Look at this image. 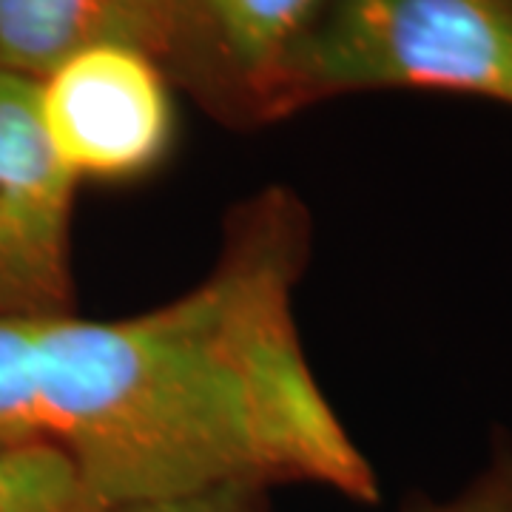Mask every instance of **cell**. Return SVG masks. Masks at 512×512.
Here are the masks:
<instances>
[{
	"label": "cell",
	"mask_w": 512,
	"mask_h": 512,
	"mask_svg": "<svg viewBox=\"0 0 512 512\" xmlns=\"http://www.w3.org/2000/svg\"><path fill=\"white\" fill-rule=\"evenodd\" d=\"M77 185L43 131L37 80L0 69V319L74 313Z\"/></svg>",
	"instance_id": "277c9868"
},
{
	"label": "cell",
	"mask_w": 512,
	"mask_h": 512,
	"mask_svg": "<svg viewBox=\"0 0 512 512\" xmlns=\"http://www.w3.org/2000/svg\"><path fill=\"white\" fill-rule=\"evenodd\" d=\"M72 456L52 441L0 444V512H100Z\"/></svg>",
	"instance_id": "52a82bcc"
},
{
	"label": "cell",
	"mask_w": 512,
	"mask_h": 512,
	"mask_svg": "<svg viewBox=\"0 0 512 512\" xmlns=\"http://www.w3.org/2000/svg\"><path fill=\"white\" fill-rule=\"evenodd\" d=\"M40 123L77 183H131L160 168L177 134L171 77L157 57L97 46L37 80Z\"/></svg>",
	"instance_id": "3957f363"
},
{
	"label": "cell",
	"mask_w": 512,
	"mask_h": 512,
	"mask_svg": "<svg viewBox=\"0 0 512 512\" xmlns=\"http://www.w3.org/2000/svg\"><path fill=\"white\" fill-rule=\"evenodd\" d=\"M0 444H6V439H0Z\"/></svg>",
	"instance_id": "30bf717a"
},
{
	"label": "cell",
	"mask_w": 512,
	"mask_h": 512,
	"mask_svg": "<svg viewBox=\"0 0 512 512\" xmlns=\"http://www.w3.org/2000/svg\"><path fill=\"white\" fill-rule=\"evenodd\" d=\"M308 254V211L274 185L234 208L211 274L168 305L37 322L43 441L103 510L291 481L379 498L296 328Z\"/></svg>",
	"instance_id": "6da1fadb"
},
{
	"label": "cell",
	"mask_w": 512,
	"mask_h": 512,
	"mask_svg": "<svg viewBox=\"0 0 512 512\" xmlns=\"http://www.w3.org/2000/svg\"><path fill=\"white\" fill-rule=\"evenodd\" d=\"M404 512H512V447L495 450L493 461L453 498L421 501Z\"/></svg>",
	"instance_id": "ba28073f"
},
{
	"label": "cell",
	"mask_w": 512,
	"mask_h": 512,
	"mask_svg": "<svg viewBox=\"0 0 512 512\" xmlns=\"http://www.w3.org/2000/svg\"><path fill=\"white\" fill-rule=\"evenodd\" d=\"M424 89L512 106V0H330L288 80V109Z\"/></svg>",
	"instance_id": "7a4b0ae2"
},
{
	"label": "cell",
	"mask_w": 512,
	"mask_h": 512,
	"mask_svg": "<svg viewBox=\"0 0 512 512\" xmlns=\"http://www.w3.org/2000/svg\"><path fill=\"white\" fill-rule=\"evenodd\" d=\"M100 512H268L265 510V490L256 487H220L208 493L183 495V498H163V501H140V504H120Z\"/></svg>",
	"instance_id": "9c48e42d"
},
{
	"label": "cell",
	"mask_w": 512,
	"mask_h": 512,
	"mask_svg": "<svg viewBox=\"0 0 512 512\" xmlns=\"http://www.w3.org/2000/svg\"><path fill=\"white\" fill-rule=\"evenodd\" d=\"M330 0H174L163 69L237 126L288 117L293 60Z\"/></svg>",
	"instance_id": "5b68a950"
},
{
	"label": "cell",
	"mask_w": 512,
	"mask_h": 512,
	"mask_svg": "<svg viewBox=\"0 0 512 512\" xmlns=\"http://www.w3.org/2000/svg\"><path fill=\"white\" fill-rule=\"evenodd\" d=\"M174 0H0V69L40 80L66 57L126 46L168 52Z\"/></svg>",
	"instance_id": "8992f818"
}]
</instances>
